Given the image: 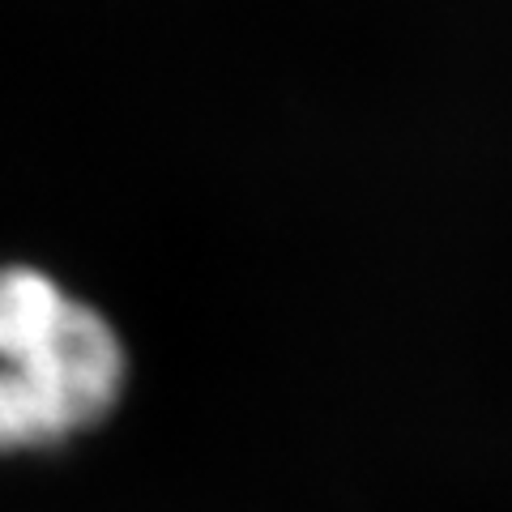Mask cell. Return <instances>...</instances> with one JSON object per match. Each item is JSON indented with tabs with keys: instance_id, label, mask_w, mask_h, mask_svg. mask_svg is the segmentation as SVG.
<instances>
[{
	"instance_id": "obj_1",
	"label": "cell",
	"mask_w": 512,
	"mask_h": 512,
	"mask_svg": "<svg viewBox=\"0 0 512 512\" xmlns=\"http://www.w3.org/2000/svg\"><path fill=\"white\" fill-rule=\"evenodd\" d=\"M124 350L39 269H0V453L56 444L116 406Z\"/></svg>"
}]
</instances>
